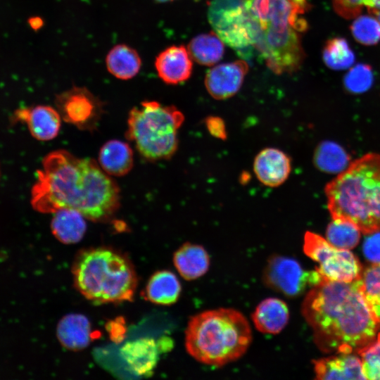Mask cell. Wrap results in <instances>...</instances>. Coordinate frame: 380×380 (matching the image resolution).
Returning a JSON list of instances; mask_svg holds the SVG:
<instances>
[{"mask_svg":"<svg viewBox=\"0 0 380 380\" xmlns=\"http://www.w3.org/2000/svg\"><path fill=\"white\" fill-rule=\"evenodd\" d=\"M192 59L203 65H213L222 57L224 42L213 32L193 38L187 48Z\"/></svg>","mask_w":380,"mask_h":380,"instance_id":"obj_25","label":"cell"},{"mask_svg":"<svg viewBox=\"0 0 380 380\" xmlns=\"http://www.w3.org/2000/svg\"><path fill=\"white\" fill-rule=\"evenodd\" d=\"M360 233L354 224L332 219L327 227L326 239L336 248L350 250L359 243Z\"/></svg>","mask_w":380,"mask_h":380,"instance_id":"obj_27","label":"cell"},{"mask_svg":"<svg viewBox=\"0 0 380 380\" xmlns=\"http://www.w3.org/2000/svg\"><path fill=\"white\" fill-rule=\"evenodd\" d=\"M55 102L61 118L80 129H94L101 115V103L85 87L61 93Z\"/></svg>","mask_w":380,"mask_h":380,"instance_id":"obj_11","label":"cell"},{"mask_svg":"<svg viewBox=\"0 0 380 380\" xmlns=\"http://www.w3.org/2000/svg\"><path fill=\"white\" fill-rule=\"evenodd\" d=\"M351 31L355 39L365 45H372L380 40V24L372 16H359L353 23Z\"/></svg>","mask_w":380,"mask_h":380,"instance_id":"obj_31","label":"cell"},{"mask_svg":"<svg viewBox=\"0 0 380 380\" xmlns=\"http://www.w3.org/2000/svg\"><path fill=\"white\" fill-rule=\"evenodd\" d=\"M364 251L366 257L374 263H380V235L373 236L365 242Z\"/></svg>","mask_w":380,"mask_h":380,"instance_id":"obj_35","label":"cell"},{"mask_svg":"<svg viewBox=\"0 0 380 380\" xmlns=\"http://www.w3.org/2000/svg\"><path fill=\"white\" fill-rule=\"evenodd\" d=\"M191 57L182 45H174L156 57L155 68L159 77L166 84H177L187 80L192 72Z\"/></svg>","mask_w":380,"mask_h":380,"instance_id":"obj_15","label":"cell"},{"mask_svg":"<svg viewBox=\"0 0 380 380\" xmlns=\"http://www.w3.org/2000/svg\"><path fill=\"white\" fill-rule=\"evenodd\" d=\"M303 251L319 263L316 270L326 279L350 282L361 277L362 265L352 252L334 246L316 233L305 232Z\"/></svg>","mask_w":380,"mask_h":380,"instance_id":"obj_8","label":"cell"},{"mask_svg":"<svg viewBox=\"0 0 380 380\" xmlns=\"http://www.w3.org/2000/svg\"><path fill=\"white\" fill-rule=\"evenodd\" d=\"M249 13L253 47L277 74L297 70L304 58L299 32L308 4L298 0H244Z\"/></svg>","mask_w":380,"mask_h":380,"instance_id":"obj_3","label":"cell"},{"mask_svg":"<svg viewBox=\"0 0 380 380\" xmlns=\"http://www.w3.org/2000/svg\"><path fill=\"white\" fill-rule=\"evenodd\" d=\"M291 160L284 151L275 148L261 150L253 162V171L258 179L264 185L277 187L289 177Z\"/></svg>","mask_w":380,"mask_h":380,"instance_id":"obj_14","label":"cell"},{"mask_svg":"<svg viewBox=\"0 0 380 380\" xmlns=\"http://www.w3.org/2000/svg\"><path fill=\"white\" fill-rule=\"evenodd\" d=\"M357 353L360 356L366 379L380 380V333L373 341Z\"/></svg>","mask_w":380,"mask_h":380,"instance_id":"obj_30","label":"cell"},{"mask_svg":"<svg viewBox=\"0 0 380 380\" xmlns=\"http://www.w3.org/2000/svg\"><path fill=\"white\" fill-rule=\"evenodd\" d=\"M298 1H300L301 2H303V3H308L307 0H298Z\"/></svg>","mask_w":380,"mask_h":380,"instance_id":"obj_40","label":"cell"},{"mask_svg":"<svg viewBox=\"0 0 380 380\" xmlns=\"http://www.w3.org/2000/svg\"><path fill=\"white\" fill-rule=\"evenodd\" d=\"M86 219L80 212L62 208L53 213L51 229L53 235L61 243L73 244L79 242L87 230Z\"/></svg>","mask_w":380,"mask_h":380,"instance_id":"obj_22","label":"cell"},{"mask_svg":"<svg viewBox=\"0 0 380 380\" xmlns=\"http://www.w3.org/2000/svg\"><path fill=\"white\" fill-rule=\"evenodd\" d=\"M373 82V73L370 66L359 64L353 67L346 75V87L353 92L367 89Z\"/></svg>","mask_w":380,"mask_h":380,"instance_id":"obj_32","label":"cell"},{"mask_svg":"<svg viewBox=\"0 0 380 380\" xmlns=\"http://www.w3.org/2000/svg\"><path fill=\"white\" fill-rule=\"evenodd\" d=\"M12 118L13 122H25L31 135L39 141L56 137L62 119L58 110L46 105L18 109Z\"/></svg>","mask_w":380,"mask_h":380,"instance_id":"obj_13","label":"cell"},{"mask_svg":"<svg viewBox=\"0 0 380 380\" xmlns=\"http://www.w3.org/2000/svg\"><path fill=\"white\" fill-rule=\"evenodd\" d=\"M184 120L183 113L173 106L144 101L129 111L126 137L146 160L169 159L177 149L178 129Z\"/></svg>","mask_w":380,"mask_h":380,"instance_id":"obj_7","label":"cell"},{"mask_svg":"<svg viewBox=\"0 0 380 380\" xmlns=\"http://www.w3.org/2000/svg\"><path fill=\"white\" fill-rule=\"evenodd\" d=\"M205 125L212 136L220 139L227 138L225 125L222 118L210 116L205 120Z\"/></svg>","mask_w":380,"mask_h":380,"instance_id":"obj_34","label":"cell"},{"mask_svg":"<svg viewBox=\"0 0 380 380\" xmlns=\"http://www.w3.org/2000/svg\"><path fill=\"white\" fill-rule=\"evenodd\" d=\"M248 70L243 60L216 65L206 73L205 88L215 99H229L239 91Z\"/></svg>","mask_w":380,"mask_h":380,"instance_id":"obj_12","label":"cell"},{"mask_svg":"<svg viewBox=\"0 0 380 380\" xmlns=\"http://www.w3.org/2000/svg\"><path fill=\"white\" fill-rule=\"evenodd\" d=\"M333 220L348 222L365 234L380 232V154L351 162L324 186Z\"/></svg>","mask_w":380,"mask_h":380,"instance_id":"obj_4","label":"cell"},{"mask_svg":"<svg viewBox=\"0 0 380 380\" xmlns=\"http://www.w3.org/2000/svg\"><path fill=\"white\" fill-rule=\"evenodd\" d=\"M91 324L88 318L81 314H68L59 321L56 336L65 348L78 351L85 348L91 341Z\"/></svg>","mask_w":380,"mask_h":380,"instance_id":"obj_20","label":"cell"},{"mask_svg":"<svg viewBox=\"0 0 380 380\" xmlns=\"http://www.w3.org/2000/svg\"><path fill=\"white\" fill-rule=\"evenodd\" d=\"M252 341L248 319L233 308L198 313L189 319L185 331V348L198 362L221 367L247 351Z\"/></svg>","mask_w":380,"mask_h":380,"instance_id":"obj_5","label":"cell"},{"mask_svg":"<svg viewBox=\"0 0 380 380\" xmlns=\"http://www.w3.org/2000/svg\"><path fill=\"white\" fill-rule=\"evenodd\" d=\"M323 59L331 69L344 70L353 64L355 55L346 39L333 38L324 46Z\"/></svg>","mask_w":380,"mask_h":380,"instance_id":"obj_28","label":"cell"},{"mask_svg":"<svg viewBox=\"0 0 380 380\" xmlns=\"http://www.w3.org/2000/svg\"><path fill=\"white\" fill-rule=\"evenodd\" d=\"M313 365L317 379H366L361 360L352 353L313 360Z\"/></svg>","mask_w":380,"mask_h":380,"instance_id":"obj_16","label":"cell"},{"mask_svg":"<svg viewBox=\"0 0 380 380\" xmlns=\"http://www.w3.org/2000/svg\"><path fill=\"white\" fill-rule=\"evenodd\" d=\"M208 18L215 33L230 47L241 51L253 46L251 20L244 0H212Z\"/></svg>","mask_w":380,"mask_h":380,"instance_id":"obj_9","label":"cell"},{"mask_svg":"<svg viewBox=\"0 0 380 380\" xmlns=\"http://www.w3.org/2000/svg\"><path fill=\"white\" fill-rule=\"evenodd\" d=\"M364 0H332L336 12L344 18L357 17L362 11Z\"/></svg>","mask_w":380,"mask_h":380,"instance_id":"obj_33","label":"cell"},{"mask_svg":"<svg viewBox=\"0 0 380 380\" xmlns=\"http://www.w3.org/2000/svg\"><path fill=\"white\" fill-rule=\"evenodd\" d=\"M363 4L368 9H380V0H364Z\"/></svg>","mask_w":380,"mask_h":380,"instance_id":"obj_36","label":"cell"},{"mask_svg":"<svg viewBox=\"0 0 380 380\" xmlns=\"http://www.w3.org/2000/svg\"><path fill=\"white\" fill-rule=\"evenodd\" d=\"M372 14L376 15L377 20L380 24V9H368Z\"/></svg>","mask_w":380,"mask_h":380,"instance_id":"obj_38","label":"cell"},{"mask_svg":"<svg viewBox=\"0 0 380 380\" xmlns=\"http://www.w3.org/2000/svg\"><path fill=\"white\" fill-rule=\"evenodd\" d=\"M255 328L263 334H277L287 325L289 310L286 303L277 298L262 300L251 315Z\"/></svg>","mask_w":380,"mask_h":380,"instance_id":"obj_18","label":"cell"},{"mask_svg":"<svg viewBox=\"0 0 380 380\" xmlns=\"http://www.w3.org/2000/svg\"><path fill=\"white\" fill-rule=\"evenodd\" d=\"M30 26L34 29L39 28L42 25V21L40 18H31L30 20Z\"/></svg>","mask_w":380,"mask_h":380,"instance_id":"obj_37","label":"cell"},{"mask_svg":"<svg viewBox=\"0 0 380 380\" xmlns=\"http://www.w3.org/2000/svg\"><path fill=\"white\" fill-rule=\"evenodd\" d=\"M108 72L120 80L135 77L140 70L141 60L138 52L131 46L120 44L113 46L106 58Z\"/></svg>","mask_w":380,"mask_h":380,"instance_id":"obj_24","label":"cell"},{"mask_svg":"<svg viewBox=\"0 0 380 380\" xmlns=\"http://www.w3.org/2000/svg\"><path fill=\"white\" fill-rule=\"evenodd\" d=\"M210 257L201 245L189 242L181 246L173 255V263L186 280H195L204 275L210 267Z\"/></svg>","mask_w":380,"mask_h":380,"instance_id":"obj_19","label":"cell"},{"mask_svg":"<svg viewBox=\"0 0 380 380\" xmlns=\"http://www.w3.org/2000/svg\"><path fill=\"white\" fill-rule=\"evenodd\" d=\"M324 278L317 271H305L293 258L274 255L263 269L262 279L269 289L293 298L318 284Z\"/></svg>","mask_w":380,"mask_h":380,"instance_id":"obj_10","label":"cell"},{"mask_svg":"<svg viewBox=\"0 0 380 380\" xmlns=\"http://www.w3.org/2000/svg\"><path fill=\"white\" fill-rule=\"evenodd\" d=\"M181 291V284L177 276L169 270H160L150 277L145 296L153 303L170 305L178 300Z\"/></svg>","mask_w":380,"mask_h":380,"instance_id":"obj_23","label":"cell"},{"mask_svg":"<svg viewBox=\"0 0 380 380\" xmlns=\"http://www.w3.org/2000/svg\"><path fill=\"white\" fill-rule=\"evenodd\" d=\"M347 156L336 144L323 143L315 151L314 162L316 166L325 172H334L346 165Z\"/></svg>","mask_w":380,"mask_h":380,"instance_id":"obj_29","label":"cell"},{"mask_svg":"<svg viewBox=\"0 0 380 380\" xmlns=\"http://www.w3.org/2000/svg\"><path fill=\"white\" fill-rule=\"evenodd\" d=\"M159 349L151 338H140L125 343L121 355L132 372L139 376L152 374L158 360Z\"/></svg>","mask_w":380,"mask_h":380,"instance_id":"obj_17","label":"cell"},{"mask_svg":"<svg viewBox=\"0 0 380 380\" xmlns=\"http://www.w3.org/2000/svg\"><path fill=\"white\" fill-rule=\"evenodd\" d=\"M74 285L96 304L132 301L137 277L131 262L110 248L82 250L72 267Z\"/></svg>","mask_w":380,"mask_h":380,"instance_id":"obj_6","label":"cell"},{"mask_svg":"<svg viewBox=\"0 0 380 380\" xmlns=\"http://www.w3.org/2000/svg\"><path fill=\"white\" fill-rule=\"evenodd\" d=\"M155 1L160 3H165V2L172 1L173 0H155Z\"/></svg>","mask_w":380,"mask_h":380,"instance_id":"obj_39","label":"cell"},{"mask_svg":"<svg viewBox=\"0 0 380 380\" xmlns=\"http://www.w3.org/2000/svg\"><path fill=\"white\" fill-rule=\"evenodd\" d=\"M359 280L362 293L380 325V263L366 268Z\"/></svg>","mask_w":380,"mask_h":380,"instance_id":"obj_26","label":"cell"},{"mask_svg":"<svg viewBox=\"0 0 380 380\" xmlns=\"http://www.w3.org/2000/svg\"><path fill=\"white\" fill-rule=\"evenodd\" d=\"M359 279L344 282L324 278L305 297L302 315L320 350L352 353L376 338L380 325L362 293Z\"/></svg>","mask_w":380,"mask_h":380,"instance_id":"obj_2","label":"cell"},{"mask_svg":"<svg viewBox=\"0 0 380 380\" xmlns=\"http://www.w3.org/2000/svg\"><path fill=\"white\" fill-rule=\"evenodd\" d=\"M0 177H1V169H0Z\"/></svg>","mask_w":380,"mask_h":380,"instance_id":"obj_41","label":"cell"},{"mask_svg":"<svg viewBox=\"0 0 380 380\" xmlns=\"http://www.w3.org/2000/svg\"><path fill=\"white\" fill-rule=\"evenodd\" d=\"M37 175L30 202L37 212L70 208L89 220L104 222L120 207L118 184L93 159L56 150L44 156Z\"/></svg>","mask_w":380,"mask_h":380,"instance_id":"obj_1","label":"cell"},{"mask_svg":"<svg viewBox=\"0 0 380 380\" xmlns=\"http://www.w3.org/2000/svg\"><path fill=\"white\" fill-rule=\"evenodd\" d=\"M99 163L108 175L124 176L133 167V151L129 144L122 141L109 140L99 151Z\"/></svg>","mask_w":380,"mask_h":380,"instance_id":"obj_21","label":"cell"}]
</instances>
